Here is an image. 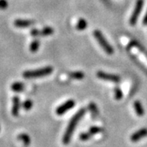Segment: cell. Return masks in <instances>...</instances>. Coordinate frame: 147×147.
Wrapping results in <instances>:
<instances>
[{
    "mask_svg": "<svg viewBox=\"0 0 147 147\" xmlns=\"http://www.w3.org/2000/svg\"><path fill=\"white\" fill-rule=\"evenodd\" d=\"M86 113V110L84 108H82L72 117V119H70L69 123L68 126L66 127V130L64 133L63 137H62V142L64 145H68L70 142V140L73 137L74 131L76 128V126L78 125L79 121L82 119V118Z\"/></svg>",
    "mask_w": 147,
    "mask_h": 147,
    "instance_id": "1",
    "label": "cell"
},
{
    "mask_svg": "<svg viewBox=\"0 0 147 147\" xmlns=\"http://www.w3.org/2000/svg\"><path fill=\"white\" fill-rule=\"evenodd\" d=\"M53 72V68L52 66H45L42 68L36 69H30L26 70L23 73V77L25 79H37V78H42L51 74Z\"/></svg>",
    "mask_w": 147,
    "mask_h": 147,
    "instance_id": "2",
    "label": "cell"
},
{
    "mask_svg": "<svg viewBox=\"0 0 147 147\" xmlns=\"http://www.w3.org/2000/svg\"><path fill=\"white\" fill-rule=\"evenodd\" d=\"M93 34H94L95 38L96 39V41L98 42L100 47L103 48V50L105 51V53H107V54H109V55H111V54L114 53V48H113V47L108 42L105 36L103 35V34L100 30H96L94 33H93Z\"/></svg>",
    "mask_w": 147,
    "mask_h": 147,
    "instance_id": "3",
    "label": "cell"
},
{
    "mask_svg": "<svg viewBox=\"0 0 147 147\" xmlns=\"http://www.w3.org/2000/svg\"><path fill=\"white\" fill-rule=\"evenodd\" d=\"M143 4H144V0H137V3H136L135 8L133 10V12H132L131 17H130V20H129V23L132 26H134L137 24L138 17L142 12Z\"/></svg>",
    "mask_w": 147,
    "mask_h": 147,
    "instance_id": "4",
    "label": "cell"
},
{
    "mask_svg": "<svg viewBox=\"0 0 147 147\" xmlns=\"http://www.w3.org/2000/svg\"><path fill=\"white\" fill-rule=\"evenodd\" d=\"M74 105H75V101L74 100H66L65 102H64L63 104H61L57 108L56 114L57 115H63L64 114H65L66 112H68L69 110L74 108Z\"/></svg>",
    "mask_w": 147,
    "mask_h": 147,
    "instance_id": "5",
    "label": "cell"
},
{
    "mask_svg": "<svg viewBox=\"0 0 147 147\" xmlns=\"http://www.w3.org/2000/svg\"><path fill=\"white\" fill-rule=\"evenodd\" d=\"M96 76L100 79L103 80H107L113 83H119L120 82V77L119 75L113 74H109L104 72V71H98L96 73Z\"/></svg>",
    "mask_w": 147,
    "mask_h": 147,
    "instance_id": "6",
    "label": "cell"
},
{
    "mask_svg": "<svg viewBox=\"0 0 147 147\" xmlns=\"http://www.w3.org/2000/svg\"><path fill=\"white\" fill-rule=\"evenodd\" d=\"M147 137V128L146 127H142L141 129L135 131L133 134H131L130 139L132 142H137L140 140Z\"/></svg>",
    "mask_w": 147,
    "mask_h": 147,
    "instance_id": "7",
    "label": "cell"
},
{
    "mask_svg": "<svg viewBox=\"0 0 147 147\" xmlns=\"http://www.w3.org/2000/svg\"><path fill=\"white\" fill-rule=\"evenodd\" d=\"M21 109V100L18 96H13L12 98V108H11V115L14 117L19 115V112Z\"/></svg>",
    "mask_w": 147,
    "mask_h": 147,
    "instance_id": "8",
    "label": "cell"
},
{
    "mask_svg": "<svg viewBox=\"0 0 147 147\" xmlns=\"http://www.w3.org/2000/svg\"><path fill=\"white\" fill-rule=\"evenodd\" d=\"M13 24L16 28H28L34 25V21L28 19H16Z\"/></svg>",
    "mask_w": 147,
    "mask_h": 147,
    "instance_id": "9",
    "label": "cell"
},
{
    "mask_svg": "<svg viewBox=\"0 0 147 147\" xmlns=\"http://www.w3.org/2000/svg\"><path fill=\"white\" fill-rule=\"evenodd\" d=\"M133 106H134V110H135V112H136L137 115L142 117V116L145 115V110H144V108H143L140 100H136L134 102Z\"/></svg>",
    "mask_w": 147,
    "mask_h": 147,
    "instance_id": "10",
    "label": "cell"
},
{
    "mask_svg": "<svg viewBox=\"0 0 147 147\" xmlns=\"http://www.w3.org/2000/svg\"><path fill=\"white\" fill-rule=\"evenodd\" d=\"M25 88V84L21 82H15L11 85V89L15 92H21Z\"/></svg>",
    "mask_w": 147,
    "mask_h": 147,
    "instance_id": "11",
    "label": "cell"
},
{
    "mask_svg": "<svg viewBox=\"0 0 147 147\" xmlns=\"http://www.w3.org/2000/svg\"><path fill=\"white\" fill-rule=\"evenodd\" d=\"M17 138H18V140L21 141L22 143L24 144V146H30V142H31L30 137V136H29L28 134H26V133H21V134H19Z\"/></svg>",
    "mask_w": 147,
    "mask_h": 147,
    "instance_id": "12",
    "label": "cell"
},
{
    "mask_svg": "<svg viewBox=\"0 0 147 147\" xmlns=\"http://www.w3.org/2000/svg\"><path fill=\"white\" fill-rule=\"evenodd\" d=\"M39 47H40V41L38 39H34L30 44V51L33 53H36L39 49Z\"/></svg>",
    "mask_w": 147,
    "mask_h": 147,
    "instance_id": "13",
    "label": "cell"
},
{
    "mask_svg": "<svg viewBox=\"0 0 147 147\" xmlns=\"http://www.w3.org/2000/svg\"><path fill=\"white\" fill-rule=\"evenodd\" d=\"M53 33H54V30H53V28H52V27H43L42 30H40V36H49V35L53 34Z\"/></svg>",
    "mask_w": 147,
    "mask_h": 147,
    "instance_id": "14",
    "label": "cell"
},
{
    "mask_svg": "<svg viewBox=\"0 0 147 147\" xmlns=\"http://www.w3.org/2000/svg\"><path fill=\"white\" fill-rule=\"evenodd\" d=\"M88 110L91 112V114H92V115L93 118H96V116L98 115V113H99L98 108H97V106L93 102H91L88 105Z\"/></svg>",
    "mask_w": 147,
    "mask_h": 147,
    "instance_id": "15",
    "label": "cell"
},
{
    "mask_svg": "<svg viewBox=\"0 0 147 147\" xmlns=\"http://www.w3.org/2000/svg\"><path fill=\"white\" fill-rule=\"evenodd\" d=\"M87 27H88V22H87V21L85 19H84V18L79 19L78 23H77V26H76L77 30H84Z\"/></svg>",
    "mask_w": 147,
    "mask_h": 147,
    "instance_id": "16",
    "label": "cell"
},
{
    "mask_svg": "<svg viewBox=\"0 0 147 147\" xmlns=\"http://www.w3.org/2000/svg\"><path fill=\"white\" fill-rule=\"evenodd\" d=\"M69 77L74 79H83L84 78V74L82 71H74L69 74Z\"/></svg>",
    "mask_w": 147,
    "mask_h": 147,
    "instance_id": "17",
    "label": "cell"
},
{
    "mask_svg": "<svg viewBox=\"0 0 147 147\" xmlns=\"http://www.w3.org/2000/svg\"><path fill=\"white\" fill-rule=\"evenodd\" d=\"M33 105H34V103H33V101H32L31 100H30V99H27V100H26L23 103H22V107H23V109L25 110H31Z\"/></svg>",
    "mask_w": 147,
    "mask_h": 147,
    "instance_id": "18",
    "label": "cell"
},
{
    "mask_svg": "<svg viewBox=\"0 0 147 147\" xmlns=\"http://www.w3.org/2000/svg\"><path fill=\"white\" fill-rule=\"evenodd\" d=\"M92 136V135L90 133L89 131H88V132H82V133L79 135V139H80L81 141H83V142H86V141L89 140Z\"/></svg>",
    "mask_w": 147,
    "mask_h": 147,
    "instance_id": "19",
    "label": "cell"
},
{
    "mask_svg": "<svg viewBox=\"0 0 147 147\" xmlns=\"http://www.w3.org/2000/svg\"><path fill=\"white\" fill-rule=\"evenodd\" d=\"M90 133L93 136L95 134H97V133H99L100 131H102V128L100 127H97V126H93V127H91L89 128V130H88Z\"/></svg>",
    "mask_w": 147,
    "mask_h": 147,
    "instance_id": "20",
    "label": "cell"
},
{
    "mask_svg": "<svg viewBox=\"0 0 147 147\" xmlns=\"http://www.w3.org/2000/svg\"><path fill=\"white\" fill-rule=\"evenodd\" d=\"M115 97L116 100H120L123 97V92L119 88H115Z\"/></svg>",
    "mask_w": 147,
    "mask_h": 147,
    "instance_id": "21",
    "label": "cell"
},
{
    "mask_svg": "<svg viewBox=\"0 0 147 147\" xmlns=\"http://www.w3.org/2000/svg\"><path fill=\"white\" fill-rule=\"evenodd\" d=\"M8 7V3L7 0H0V10H5Z\"/></svg>",
    "mask_w": 147,
    "mask_h": 147,
    "instance_id": "22",
    "label": "cell"
},
{
    "mask_svg": "<svg viewBox=\"0 0 147 147\" xmlns=\"http://www.w3.org/2000/svg\"><path fill=\"white\" fill-rule=\"evenodd\" d=\"M30 34L33 37L40 36V30L36 29V28H34V29H32L31 30H30Z\"/></svg>",
    "mask_w": 147,
    "mask_h": 147,
    "instance_id": "23",
    "label": "cell"
},
{
    "mask_svg": "<svg viewBox=\"0 0 147 147\" xmlns=\"http://www.w3.org/2000/svg\"><path fill=\"white\" fill-rule=\"evenodd\" d=\"M143 25L147 26V11L146 13V15H145V16H144V18H143Z\"/></svg>",
    "mask_w": 147,
    "mask_h": 147,
    "instance_id": "24",
    "label": "cell"
}]
</instances>
